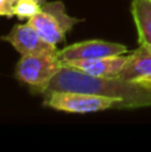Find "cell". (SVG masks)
I'll return each mask as SVG.
<instances>
[{
    "label": "cell",
    "instance_id": "1",
    "mask_svg": "<svg viewBox=\"0 0 151 152\" xmlns=\"http://www.w3.org/2000/svg\"><path fill=\"white\" fill-rule=\"evenodd\" d=\"M54 91H76L102 95L117 102L114 110L151 107V83L131 81L120 77H96L64 66L50 81L42 95Z\"/></svg>",
    "mask_w": 151,
    "mask_h": 152
},
{
    "label": "cell",
    "instance_id": "2",
    "mask_svg": "<svg viewBox=\"0 0 151 152\" xmlns=\"http://www.w3.org/2000/svg\"><path fill=\"white\" fill-rule=\"evenodd\" d=\"M64 67L55 52L23 55L15 68V76L19 81L31 87L34 94H42L50 81Z\"/></svg>",
    "mask_w": 151,
    "mask_h": 152
},
{
    "label": "cell",
    "instance_id": "3",
    "mask_svg": "<svg viewBox=\"0 0 151 152\" xmlns=\"http://www.w3.org/2000/svg\"><path fill=\"white\" fill-rule=\"evenodd\" d=\"M79 21V19L71 18L66 12L62 1H44L40 12L28 19L27 23L31 24L45 42L58 45L66 39L67 32Z\"/></svg>",
    "mask_w": 151,
    "mask_h": 152
},
{
    "label": "cell",
    "instance_id": "4",
    "mask_svg": "<svg viewBox=\"0 0 151 152\" xmlns=\"http://www.w3.org/2000/svg\"><path fill=\"white\" fill-rule=\"evenodd\" d=\"M43 96H44L43 104L45 107L70 113L100 112V111L114 110L117 104V102L111 97L76 91H54Z\"/></svg>",
    "mask_w": 151,
    "mask_h": 152
},
{
    "label": "cell",
    "instance_id": "5",
    "mask_svg": "<svg viewBox=\"0 0 151 152\" xmlns=\"http://www.w3.org/2000/svg\"><path fill=\"white\" fill-rule=\"evenodd\" d=\"M126 53H128V50L125 44L106 40H86L67 45L63 50H58V56L63 64L72 60H92L99 58L120 56Z\"/></svg>",
    "mask_w": 151,
    "mask_h": 152
},
{
    "label": "cell",
    "instance_id": "6",
    "mask_svg": "<svg viewBox=\"0 0 151 152\" xmlns=\"http://www.w3.org/2000/svg\"><path fill=\"white\" fill-rule=\"evenodd\" d=\"M1 40L8 42L21 56L23 55H37V53L55 52L56 45L45 42L40 34L31 24H18L8 35L1 37Z\"/></svg>",
    "mask_w": 151,
    "mask_h": 152
},
{
    "label": "cell",
    "instance_id": "7",
    "mask_svg": "<svg viewBox=\"0 0 151 152\" xmlns=\"http://www.w3.org/2000/svg\"><path fill=\"white\" fill-rule=\"evenodd\" d=\"M126 60H127V53L120 56L92 59V60H72L68 63H64V66L75 68L90 76L111 77V76H118L120 74Z\"/></svg>",
    "mask_w": 151,
    "mask_h": 152
},
{
    "label": "cell",
    "instance_id": "8",
    "mask_svg": "<svg viewBox=\"0 0 151 152\" xmlns=\"http://www.w3.org/2000/svg\"><path fill=\"white\" fill-rule=\"evenodd\" d=\"M118 76L131 81L151 83V50L139 45L127 53V60Z\"/></svg>",
    "mask_w": 151,
    "mask_h": 152
},
{
    "label": "cell",
    "instance_id": "9",
    "mask_svg": "<svg viewBox=\"0 0 151 152\" xmlns=\"http://www.w3.org/2000/svg\"><path fill=\"white\" fill-rule=\"evenodd\" d=\"M131 15L139 45L151 50V0H131Z\"/></svg>",
    "mask_w": 151,
    "mask_h": 152
},
{
    "label": "cell",
    "instance_id": "10",
    "mask_svg": "<svg viewBox=\"0 0 151 152\" xmlns=\"http://www.w3.org/2000/svg\"><path fill=\"white\" fill-rule=\"evenodd\" d=\"M44 0H18L15 5V16L20 20L34 18L40 12Z\"/></svg>",
    "mask_w": 151,
    "mask_h": 152
},
{
    "label": "cell",
    "instance_id": "11",
    "mask_svg": "<svg viewBox=\"0 0 151 152\" xmlns=\"http://www.w3.org/2000/svg\"><path fill=\"white\" fill-rule=\"evenodd\" d=\"M18 0H0V16L12 18L15 16V5Z\"/></svg>",
    "mask_w": 151,
    "mask_h": 152
}]
</instances>
